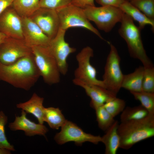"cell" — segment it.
Instances as JSON below:
<instances>
[{
    "label": "cell",
    "instance_id": "6da1fadb",
    "mask_svg": "<svg viewBox=\"0 0 154 154\" xmlns=\"http://www.w3.org/2000/svg\"><path fill=\"white\" fill-rule=\"evenodd\" d=\"M40 76L32 52L11 64L0 63V80L15 87L29 90Z\"/></svg>",
    "mask_w": 154,
    "mask_h": 154
},
{
    "label": "cell",
    "instance_id": "7a4b0ae2",
    "mask_svg": "<svg viewBox=\"0 0 154 154\" xmlns=\"http://www.w3.org/2000/svg\"><path fill=\"white\" fill-rule=\"evenodd\" d=\"M117 132L120 139V148L128 149L134 145L154 136V114L142 119L121 122Z\"/></svg>",
    "mask_w": 154,
    "mask_h": 154
},
{
    "label": "cell",
    "instance_id": "3957f363",
    "mask_svg": "<svg viewBox=\"0 0 154 154\" xmlns=\"http://www.w3.org/2000/svg\"><path fill=\"white\" fill-rule=\"evenodd\" d=\"M120 23L118 33L126 42L130 56L140 60L144 67L153 66L144 49L141 37V30L135 25L133 20L124 13Z\"/></svg>",
    "mask_w": 154,
    "mask_h": 154
},
{
    "label": "cell",
    "instance_id": "277c9868",
    "mask_svg": "<svg viewBox=\"0 0 154 154\" xmlns=\"http://www.w3.org/2000/svg\"><path fill=\"white\" fill-rule=\"evenodd\" d=\"M31 48L35 64L44 82L50 85L58 83L61 73L57 62L48 46Z\"/></svg>",
    "mask_w": 154,
    "mask_h": 154
},
{
    "label": "cell",
    "instance_id": "5b68a950",
    "mask_svg": "<svg viewBox=\"0 0 154 154\" xmlns=\"http://www.w3.org/2000/svg\"><path fill=\"white\" fill-rule=\"evenodd\" d=\"M84 11L89 20L93 21L99 29L106 33L110 32L121 22L124 14L119 8L110 6H91Z\"/></svg>",
    "mask_w": 154,
    "mask_h": 154
},
{
    "label": "cell",
    "instance_id": "8992f818",
    "mask_svg": "<svg viewBox=\"0 0 154 154\" xmlns=\"http://www.w3.org/2000/svg\"><path fill=\"white\" fill-rule=\"evenodd\" d=\"M56 10L59 17L60 29L66 31L71 27L83 28L104 40L100 33L86 17L84 9L71 4Z\"/></svg>",
    "mask_w": 154,
    "mask_h": 154
},
{
    "label": "cell",
    "instance_id": "52a82bcc",
    "mask_svg": "<svg viewBox=\"0 0 154 154\" xmlns=\"http://www.w3.org/2000/svg\"><path fill=\"white\" fill-rule=\"evenodd\" d=\"M110 49L107 56L102 80L105 88L117 96L121 88L123 76L120 65V58L115 46L110 42Z\"/></svg>",
    "mask_w": 154,
    "mask_h": 154
},
{
    "label": "cell",
    "instance_id": "ba28073f",
    "mask_svg": "<svg viewBox=\"0 0 154 154\" xmlns=\"http://www.w3.org/2000/svg\"><path fill=\"white\" fill-rule=\"evenodd\" d=\"M61 127L60 131L54 137L55 141L58 144L61 145L72 141L77 145H81L86 142L97 144L102 141V137L85 132L71 121L66 120Z\"/></svg>",
    "mask_w": 154,
    "mask_h": 154
},
{
    "label": "cell",
    "instance_id": "9c48e42d",
    "mask_svg": "<svg viewBox=\"0 0 154 154\" xmlns=\"http://www.w3.org/2000/svg\"><path fill=\"white\" fill-rule=\"evenodd\" d=\"M93 56V49L89 46L84 47L77 54L78 66L74 72V78L105 88L102 80L97 78L96 70L90 63V59Z\"/></svg>",
    "mask_w": 154,
    "mask_h": 154
},
{
    "label": "cell",
    "instance_id": "30bf717a",
    "mask_svg": "<svg viewBox=\"0 0 154 154\" xmlns=\"http://www.w3.org/2000/svg\"><path fill=\"white\" fill-rule=\"evenodd\" d=\"M31 53L24 39L7 37L0 43V63L9 65Z\"/></svg>",
    "mask_w": 154,
    "mask_h": 154
},
{
    "label": "cell",
    "instance_id": "8fae6325",
    "mask_svg": "<svg viewBox=\"0 0 154 154\" xmlns=\"http://www.w3.org/2000/svg\"><path fill=\"white\" fill-rule=\"evenodd\" d=\"M66 31L60 28L56 35L51 39L48 46L57 62L61 74L63 75H66L68 71V56L76 50V48L70 47L65 41Z\"/></svg>",
    "mask_w": 154,
    "mask_h": 154
},
{
    "label": "cell",
    "instance_id": "7c38bea8",
    "mask_svg": "<svg viewBox=\"0 0 154 154\" xmlns=\"http://www.w3.org/2000/svg\"><path fill=\"white\" fill-rule=\"evenodd\" d=\"M29 17L51 39L56 35L60 23L56 10L40 7Z\"/></svg>",
    "mask_w": 154,
    "mask_h": 154
},
{
    "label": "cell",
    "instance_id": "4fadbf2b",
    "mask_svg": "<svg viewBox=\"0 0 154 154\" xmlns=\"http://www.w3.org/2000/svg\"><path fill=\"white\" fill-rule=\"evenodd\" d=\"M0 32L8 37L24 39L21 17L11 5L0 14Z\"/></svg>",
    "mask_w": 154,
    "mask_h": 154
},
{
    "label": "cell",
    "instance_id": "5bb4252c",
    "mask_svg": "<svg viewBox=\"0 0 154 154\" xmlns=\"http://www.w3.org/2000/svg\"><path fill=\"white\" fill-rule=\"evenodd\" d=\"M24 40L30 47L47 46L51 39L30 17H21Z\"/></svg>",
    "mask_w": 154,
    "mask_h": 154
},
{
    "label": "cell",
    "instance_id": "9a60e30c",
    "mask_svg": "<svg viewBox=\"0 0 154 154\" xmlns=\"http://www.w3.org/2000/svg\"><path fill=\"white\" fill-rule=\"evenodd\" d=\"M72 81L74 84L81 87L84 90L86 94L91 99L90 106L94 109L103 105L107 101L117 96L102 87L88 84L74 78Z\"/></svg>",
    "mask_w": 154,
    "mask_h": 154
},
{
    "label": "cell",
    "instance_id": "2e32d148",
    "mask_svg": "<svg viewBox=\"0 0 154 154\" xmlns=\"http://www.w3.org/2000/svg\"><path fill=\"white\" fill-rule=\"evenodd\" d=\"M8 127L12 131H23L26 136L30 137L36 135L44 136L48 131L43 124L37 123L28 119L27 113L22 110L21 116H16L14 121L10 123Z\"/></svg>",
    "mask_w": 154,
    "mask_h": 154
},
{
    "label": "cell",
    "instance_id": "e0dca14e",
    "mask_svg": "<svg viewBox=\"0 0 154 154\" xmlns=\"http://www.w3.org/2000/svg\"><path fill=\"white\" fill-rule=\"evenodd\" d=\"M43 98L34 93L28 100L17 104L16 107L27 113L32 114L36 118L39 123L43 124L45 108L43 106Z\"/></svg>",
    "mask_w": 154,
    "mask_h": 154
},
{
    "label": "cell",
    "instance_id": "ac0fdd59",
    "mask_svg": "<svg viewBox=\"0 0 154 154\" xmlns=\"http://www.w3.org/2000/svg\"><path fill=\"white\" fill-rule=\"evenodd\" d=\"M119 123L115 120L102 137V141L105 147V154H116L120 147V139L117 132Z\"/></svg>",
    "mask_w": 154,
    "mask_h": 154
},
{
    "label": "cell",
    "instance_id": "d6986e66",
    "mask_svg": "<svg viewBox=\"0 0 154 154\" xmlns=\"http://www.w3.org/2000/svg\"><path fill=\"white\" fill-rule=\"evenodd\" d=\"M119 8L124 13L138 23V27L141 30L144 29L146 25H149L151 26L152 31H154V21L148 18L129 0H124Z\"/></svg>",
    "mask_w": 154,
    "mask_h": 154
},
{
    "label": "cell",
    "instance_id": "ffe728a7",
    "mask_svg": "<svg viewBox=\"0 0 154 154\" xmlns=\"http://www.w3.org/2000/svg\"><path fill=\"white\" fill-rule=\"evenodd\" d=\"M144 66H140L131 73L124 75L121 87L130 92L142 91V84L144 74Z\"/></svg>",
    "mask_w": 154,
    "mask_h": 154
},
{
    "label": "cell",
    "instance_id": "44dd1931",
    "mask_svg": "<svg viewBox=\"0 0 154 154\" xmlns=\"http://www.w3.org/2000/svg\"><path fill=\"white\" fill-rule=\"evenodd\" d=\"M40 0H15L11 6L21 17H29L40 7Z\"/></svg>",
    "mask_w": 154,
    "mask_h": 154
},
{
    "label": "cell",
    "instance_id": "7402d4cb",
    "mask_svg": "<svg viewBox=\"0 0 154 154\" xmlns=\"http://www.w3.org/2000/svg\"><path fill=\"white\" fill-rule=\"evenodd\" d=\"M66 120L58 108L53 107L45 108L44 121L47 123L51 128L59 129L63 125Z\"/></svg>",
    "mask_w": 154,
    "mask_h": 154
},
{
    "label": "cell",
    "instance_id": "603a6c76",
    "mask_svg": "<svg viewBox=\"0 0 154 154\" xmlns=\"http://www.w3.org/2000/svg\"><path fill=\"white\" fill-rule=\"evenodd\" d=\"M147 110L141 105L125 108L120 116L121 122L137 120L146 117L149 114Z\"/></svg>",
    "mask_w": 154,
    "mask_h": 154
},
{
    "label": "cell",
    "instance_id": "cb8c5ba5",
    "mask_svg": "<svg viewBox=\"0 0 154 154\" xmlns=\"http://www.w3.org/2000/svg\"><path fill=\"white\" fill-rule=\"evenodd\" d=\"M94 109L99 127L106 131L115 121L114 117L106 110L103 105L96 107Z\"/></svg>",
    "mask_w": 154,
    "mask_h": 154
},
{
    "label": "cell",
    "instance_id": "d4e9b609",
    "mask_svg": "<svg viewBox=\"0 0 154 154\" xmlns=\"http://www.w3.org/2000/svg\"><path fill=\"white\" fill-rule=\"evenodd\" d=\"M130 92L135 99L140 102L141 105L149 113L154 114V93L143 91Z\"/></svg>",
    "mask_w": 154,
    "mask_h": 154
},
{
    "label": "cell",
    "instance_id": "484cf974",
    "mask_svg": "<svg viewBox=\"0 0 154 154\" xmlns=\"http://www.w3.org/2000/svg\"><path fill=\"white\" fill-rule=\"evenodd\" d=\"M149 19L154 21V0H129Z\"/></svg>",
    "mask_w": 154,
    "mask_h": 154
},
{
    "label": "cell",
    "instance_id": "4316f807",
    "mask_svg": "<svg viewBox=\"0 0 154 154\" xmlns=\"http://www.w3.org/2000/svg\"><path fill=\"white\" fill-rule=\"evenodd\" d=\"M103 106L114 117L121 112L125 108V102L121 99L115 97L106 102Z\"/></svg>",
    "mask_w": 154,
    "mask_h": 154
},
{
    "label": "cell",
    "instance_id": "83f0119b",
    "mask_svg": "<svg viewBox=\"0 0 154 154\" xmlns=\"http://www.w3.org/2000/svg\"><path fill=\"white\" fill-rule=\"evenodd\" d=\"M144 68L142 84V91L154 93V66L144 67Z\"/></svg>",
    "mask_w": 154,
    "mask_h": 154
},
{
    "label": "cell",
    "instance_id": "f1b7e54d",
    "mask_svg": "<svg viewBox=\"0 0 154 154\" xmlns=\"http://www.w3.org/2000/svg\"><path fill=\"white\" fill-rule=\"evenodd\" d=\"M8 118L4 112H0V148H5L11 151H15L14 146L8 141L5 133V126L7 123Z\"/></svg>",
    "mask_w": 154,
    "mask_h": 154
},
{
    "label": "cell",
    "instance_id": "f546056e",
    "mask_svg": "<svg viewBox=\"0 0 154 154\" xmlns=\"http://www.w3.org/2000/svg\"><path fill=\"white\" fill-rule=\"evenodd\" d=\"M72 0H40V7L56 10L71 4Z\"/></svg>",
    "mask_w": 154,
    "mask_h": 154
},
{
    "label": "cell",
    "instance_id": "4dcf8cb0",
    "mask_svg": "<svg viewBox=\"0 0 154 154\" xmlns=\"http://www.w3.org/2000/svg\"><path fill=\"white\" fill-rule=\"evenodd\" d=\"M94 0H72L71 4L83 9L91 6H95Z\"/></svg>",
    "mask_w": 154,
    "mask_h": 154
},
{
    "label": "cell",
    "instance_id": "1f68e13d",
    "mask_svg": "<svg viewBox=\"0 0 154 154\" xmlns=\"http://www.w3.org/2000/svg\"><path fill=\"white\" fill-rule=\"evenodd\" d=\"M124 0H95L101 6H110L119 8Z\"/></svg>",
    "mask_w": 154,
    "mask_h": 154
},
{
    "label": "cell",
    "instance_id": "d6a6232c",
    "mask_svg": "<svg viewBox=\"0 0 154 154\" xmlns=\"http://www.w3.org/2000/svg\"><path fill=\"white\" fill-rule=\"evenodd\" d=\"M15 0H0V14L7 8L11 5Z\"/></svg>",
    "mask_w": 154,
    "mask_h": 154
},
{
    "label": "cell",
    "instance_id": "836d02e7",
    "mask_svg": "<svg viewBox=\"0 0 154 154\" xmlns=\"http://www.w3.org/2000/svg\"><path fill=\"white\" fill-rule=\"evenodd\" d=\"M11 151L5 148H0V154H10Z\"/></svg>",
    "mask_w": 154,
    "mask_h": 154
},
{
    "label": "cell",
    "instance_id": "e575fe53",
    "mask_svg": "<svg viewBox=\"0 0 154 154\" xmlns=\"http://www.w3.org/2000/svg\"><path fill=\"white\" fill-rule=\"evenodd\" d=\"M7 37L4 34L0 32V43L2 42Z\"/></svg>",
    "mask_w": 154,
    "mask_h": 154
}]
</instances>
